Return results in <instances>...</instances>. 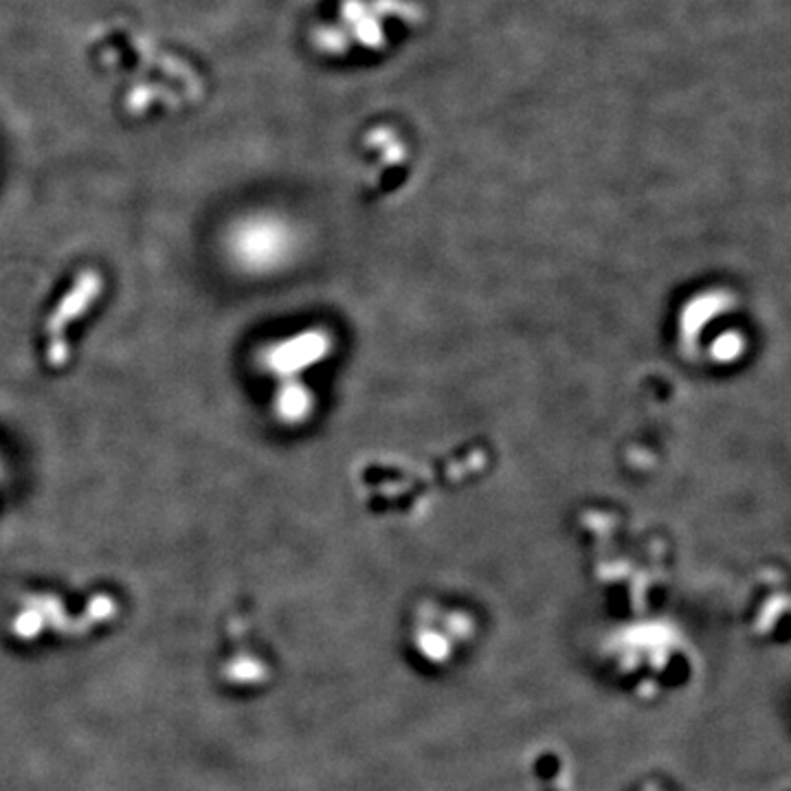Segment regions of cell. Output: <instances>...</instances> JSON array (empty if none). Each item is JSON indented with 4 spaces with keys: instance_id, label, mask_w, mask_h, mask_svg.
I'll return each instance as SVG.
<instances>
[{
    "instance_id": "6da1fadb",
    "label": "cell",
    "mask_w": 791,
    "mask_h": 791,
    "mask_svg": "<svg viewBox=\"0 0 791 791\" xmlns=\"http://www.w3.org/2000/svg\"><path fill=\"white\" fill-rule=\"evenodd\" d=\"M636 791H671V789H666V787H662V784H658V782H647V784L638 787Z\"/></svg>"
}]
</instances>
